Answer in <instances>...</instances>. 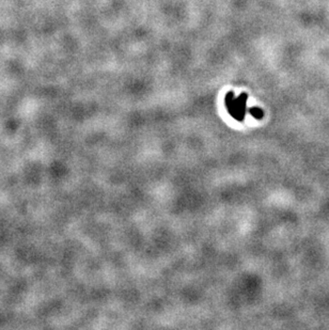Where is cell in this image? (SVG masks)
Returning a JSON list of instances; mask_svg holds the SVG:
<instances>
[{
    "label": "cell",
    "instance_id": "cell-1",
    "mask_svg": "<svg viewBox=\"0 0 329 330\" xmlns=\"http://www.w3.org/2000/svg\"><path fill=\"white\" fill-rule=\"evenodd\" d=\"M248 100L247 93H241L238 98L235 99V111L233 119H235L238 122H243L246 115V104Z\"/></svg>",
    "mask_w": 329,
    "mask_h": 330
},
{
    "label": "cell",
    "instance_id": "cell-3",
    "mask_svg": "<svg viewBox=\"0 0 329 330\" xmlns=\"http://www.w3.org/2000/svg\"><path fill=\"white\" fill-rule=\"evenodd\" d=\"M248 111H249V114L251 116H253L256 119H258V120H261L264 117V111L261 108H259V107H253V108H250Z\"/></svg>",
    "mask_w": 329,
    "mask_h": 330
},
{
    "label": "cell",
    "instance_id": "cell-2",
    "mask_svg": "<svg viewBox=\"0 0 329 330\" xmlns=\"http://www.w3.org/2000/svg\"><path fill=\"white\" fill-rule=\"evenodd\" d=\"M224 102H226V107L229 112V115L233 118L234 116V111H235V97L233 91H229L224 98Z\"/></svg>",
    "mask_w": 329,
    "mask_h": 330
}]
</instances>
